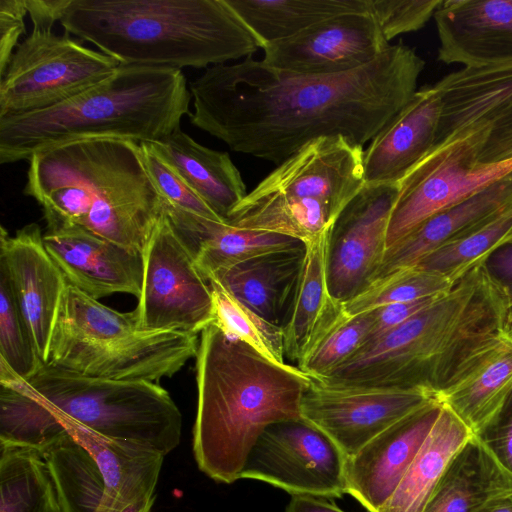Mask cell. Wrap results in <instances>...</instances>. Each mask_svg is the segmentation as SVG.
<instances>
[{
  "label": "cell",
  "instance_id": "cell-1",
  "mask_svg": "<svg viewBox=\"0 0 512 512\" xmlns=\"http://www.w3.org/2000/svg\"><path fill=\"white\" fill-rule=\"evenodd\" d=\"M424 68L402 43L339 74L295 73L248 57L210 66L190 83L189 119L231 150L276 165L321 137L364 147L411 100Z\"/></svg>",
  "mask_w": 512,
  "mask_h": 512
},
{
  "label": "cell",
  "instance_id": "cell-2",
  "mask_svg": "<svg viewBox=\"0 0 512 512\" xmlns=\"http://www.w3.org/2000/svg\"><path fill=\"white\" fill-rule=\"evenodd\" d=\"M197 412L193 453L219 483L241 479L254 444L271 424L301 418L312 378L277 364L215 325L200 333L196 354Z\"/></svg>",
  "mask_w": 512,
  "mask_h": 512
},
{
  "label": "cell",
  "instance_id": "cell-3",
  "mask_svg": "<svg viewBox=\"0 0 512 512\" xmlns=\"http://www.w3.org/2000/svg\"><path fill=\"white\" fill-rule=\"evenodd\" d=\"M24 194L59 221L142 254L165 213L139 142L92 138L53 146L28 160Z\"/></svg>",
  "mask_w": 512,
  "mask_h": 512
},
{
  "label": "cell",
  "instance_id": "cell-4",
  "mask_svg": "<svg viewBox=\"0 0 512 512\" xmlns=\"http://www.w3.org/2000/svg\"><path fill=\"white\" fill-rule=\"evenodd\" d=\"M59 22L120 65L208 68L260 48L227 0H70Z\"/></svg>",
  "mask_w": 512,
  "mask_h": 512
},
{
  "label": "cell",
  "instance_id": "cell-5",
  "mask_svg": "<svg viewBox=\"0 0 512 512\" xmlns=\"http://www.w3.org/2000/svg\"><path fill=\"white\" fill-rule=\"evenodd\" d=\"M511 305L508 289L479 263L429 306L317 380L437 390L470 346L508 324Z\"/></svg>",
  "mask_w": 512,
  "mask_h": 512
},
{
  "label": "cell",
  "instance_id": "cell-6",
  "mask_svg": "<svg viewBox=\"0 0 512 512\" xmlns=\"http://www.w3.org/2000/svg\"><path fill=\"white\" fill-rule=\"evenodd\" d=\"M190 91L180 69L119 65L98 85L55 106L0 117V163L82 139L158 142L190 114Z\"/></svg>",
  "mask_w": 512,
  "mask_h": 512
},
{
  "label": "cell",
  "instance_id": "cell-7",
  "mask_svg": "<svg viewBox=\"0 0 512 512\" xmlns=\"http://www.w3.org/2000/svg\"><path fill=\"white\" fill-rule=\"evenodd\" d=\"M363 156L364 147L340 135L312 140L248 192L226 221L307 244L330 231L365 186Z\"/></svg>",
  "mask_w": 512,
  "mask_h": 512
},
{
  "label": "cell",
  "instance_id": "cell-8",
  "mask_svg": "<svg viewBox=\"0 0 512 512\" xmlns=\"http://www.w3.org/2000/svg\"><path fill=\"white\" fill-rule=\"evenodd\" d=\"M198 344L195 334L141 329L134 310L119 312L68 285L46 365L90 378L154 382L181 370Z\"/></svg>",
  "mask_w": 512,
  "mask_h": 512
},
{
  "label": "cell",
  "instance_id": "cell-9",
  "mask_svg": "<svg viewBox=\"0 0 512 512\" xmlns=\"http://www.w3.org/2000/svg\"><path fill=\"white\" fill-rule=\"evenodd\" d=\"M25 383L60 424L140 444L164 456L180 443V410L154 382L90 378L43 365Z\"/></svg>",
  "mask_w": 512,
  "mask_h": 512
},
{
  "label": "cell",
  "instance_id": "cell-10",
  "mask_svg": "<svg viewBox=\"0 0 512 512\" xmlns=\"http://www.w3.org/2000/svg\"><path fill=\"white\" fill-rule=\"evenodd\" d=\"M119 65L66 31L33 27L0 76V117L55 106L108 79Z\"/></svg>",
  "mask_w": 512,
  "mask_h": 512
},
{
  "label": "cell",
  "instance_id": "cell-11",
  "mask_svg": "<svg viewBox=\"0 0 512 512\" xmlns=\"http://www.w3.org/2000/svg\"><path fill=\"white\" fill-rule=\"evenodd\" d=\"M485 134L486 129L477 130L434 146L398 181L387 230V248L433 215L512 171V160L497 164L479 161Z\"/></svg>",
  "mask_w": 512,
  "mask_h": 512
},
{
  "label": "cell",
  "instance_id": "cell-12",
  "mask_svg": "<svg viewBox=\"0 0 512 512\" xmlns=\"http://www.w3.org/2000/svg\"><path fill=\"white\" fill-rule=\"evenodd\" d=\"M141 256L142 286L134 309L141 329L198 335L213 324L210 284L174 230L166 211Z\"/></svg>",
  "mask_w": 512,
  "mask_h": 512
},
{
  "label": "cell",
  "instance_id": "cell-13",
  "mask_svg": "<svg viewBox=\"0 0 512 512\" xmlns=\"http://www.w3.org/2000/svg\"><path fill=\"white\" fill-rule=\"evenodd\" d=\"M436 404V390L425 386L342 385L312 378L300 412L348 458L389 427Z\"/></svg>",
  "mask_w": 512,
  "mask_h": 512
},
{
  "label": "cell",
  "instance_id": "cell-14",
  "mask_svg": "<svg viewBox=\"0 0 512 512\" xmlns=\"http://www.w3.org/2000/svg\"><path fill=\"white\" fill-rule=\"evenodd\" d=\"M347 457L321 430L303 418L271 424L245 462L241 479L271 484L291 495L342 498Z\"/></svg>",
  "mask_w": 512,
  "mask_h": 512
},
{
  "label": "cell",
  "instance_id": "cell-15",
  "mask_svg": "<svg viewBox=\"0 0 512 512\" xmlns=\"http://www.w3.org/2000/svg\"><path fill=\"white\" fill-rule=\"evenodd\" d=\"M397 183L365 184L335 221L328 242L327 283L345 303L375 278L387 248Z\"/></svg>",
  "mask_w": 512,
  "mask_h": 512
},
{
  "label": "cell",
  "instance_id": "cell-16",
  "mask_svg": "<svg viewBox=\"0 0 512 512\" xmlns=\"http://www.w3.org/2000/svg\"><path fill=\"white\" fill-rule=\"evenodd\" d=\"M389 45L371 13H350L266 45L262 60L295 73L339 74L369 64Z\"/></svg>",
  "mask_w": 512,
  "mask_h": 512
},
{
  "label": "cell",
  "instance_id": "cell-17",
  "mask_svg": "<svg viewBox=\"0 0 512 512\" xmlns=\"http://www.w3.org/2000/svg\"><path fill=\"white\" fill-rule=\"evenodd\" d=\"M476 436L491 424L512 398V330L508 325L470 346L436 390Z\"/></svg>",
  "mask_w": 512,
  "mask_h": 512
},
{
  "label": "cell",
  "instance_id": "cell-18",
  "mask_svg": "<svg viewBox=\"0 0 512 512\" xmlns=\"http://www.w3.org/2000/svg\"><path fill=\"white\" fill-rule=\"evenodd\" d=\"M0 266L5 270L35 350L46 365L51 337L68 283L47 252L36 223L9 236L1 226Z\"/></svg>",
  "mask_w": 512,
  "mask_h": 512
},
{
  "label": "cell",
  "instance_id": "cell-19",
  "mask_svg": "<svg viewBox=\"0 0 512 512\" xmlns=\"http://www.w3.org/2000/svg\"><path fill=\"white\" fill-rule=\"evenodd\" d=\"M46 228L44 246L68 285L96 300L115 293L139 298L141 254L74 224L50 220Z\"/></svg>",
  "mask_w": 512,
  "mask_h": 512
},
{
  "label": "cell",
  "instance_id": "cell-20",
  "mask_svg": "<svg viewBox=\"0 0 512 512\" xmlns=\"http://www.w3.org/2000/svg\"><path fill=\"white\" fill-rule=\"evenodd\" d=\"M433 17L439 61L465 68L512 64V0H442Z\"/></svg>",
  "mask_w": 512,
  "mask_h": 512
},
{
  "label": "cell",
  "instance_id": "cell-21",
  "mask_svg": "<svg viewBox=\"0 0 512 512\" xmlns=\"http://www.w3.org/2000/svg\"><path fill=\"white\" fill-rule=\"evenodd\" d=\"M441 404L389 427L346 461L347 494L378 512L397 489L434 425Z\"/></svg>",
  "mask_w": 512,
  "mask_h": 512
},
{
  "label": "cell",
  "instance_id": "cell-22",
  "mask_svg": "<svg viewBox=\"0 0 512 512\" xmlns=\"http://www.w3.org/2000/svg\"><path fill=\"white\" fill-rule=\"evenodd\" d=\"M440 115L433 86L418 89L364 149L365 184L397 183L434 147Z\"/></svg>",
  "mask_w": 512,
  "mask_h": 512
},
{
  "label": "cell",
  "instance_id": "cell-23",
  "mask_svg": "<svg viewBox=\"0 0 512 512\" xmlns=\"http://www.w3.org/2000/svg\"><path fill=\"white\" fill-rule=\"evenodd\" d=\"M432 86L441 101L436 146L486 129L512 107V64L463 67Z\"/></svg>",
  "mask_w": 512,
  "mask_h": 512
},
{
  "label": "cell",
  "instance_id": "cell-24",
  "mask_svg": "<svg viewBox=\"0 0 512 512\" xmlns=\"http://www.w3.org/2000/svg\"><path fill=\"white\" fill-rule=\"evenodd\" d=\"M331 230L305 244L303 268L282 324L285 356L297 364L349 317L343 303L334 299L328 288L327 250Z\"/></svg>",
  "mask_w": 512,
  "mask_h": 512
},
{
  "label": "cell",
  "instance_id": "cell-25",
  "mask_svg": "<svg viewBox=\"0 0 512 512\" xmlns=\"http://www.w3.org/2000/svg\"><path fill=\"white\" fill-rule=\"evenodd\" d=\"M511 204L512 171L473 196L433 215L388 247L373 281L416 265L467 228Z\"/></svg>",
  "mask_w": 512,
  "mask_h": 512
},
{
  "label": "cell",
  "instance_id": "cell-26",
  "mask_svg": "<svg viewBox=\"0 0 512 512\" xmlns=\"http://www.w3.org/2000/svg\"><path fill=\"white\" fill-rule=\"evenodd\" d=\"M305 252L306 247L302 245L267 253L218 271L208 279L217 280L239 301L282 327L303 268Z\"/></svg>",
  "mask_w": 512,
  "mask_h": 512
},
{
  "label": "cell",
  "instance_id": "cell-27",
  "mask_svg": "<svg viewBox=\"0 0 512 512\" xmlns=\"http://www.w3.org/2000/svg\"><path fill=\"white\" fill-rule=\"evenodd\" d=\"M512 492V473L473 436L455 455L423 512H477Z\"/></svg>",
  "mask_w": 512,
  "mask_h": 512
},
{
  "label": "cell",
  "instance_id": "cell-28",
  "mask_svg": "<svg viewBox=\"0 0 512 512\" xmlns=\"http://www.w3.org/2000/svg\"><path fill=\"white\" fill-rule=\"evenodd\" d=\"M154 144L222 219L226 220L247 195L242 176L228 153L199 144L180 128Z\"/></svg>",
  "mask_w": 512,
  "mask_h": 512
},
{
  "label": "cell",
  "instance_id": "cell-29",
  "mask_svg": "<svg viewBox=\"0 0 512 512\" xmlns=\"http://www.w3.org/2000/svg\"><path fill=\"white\" fill-rule=\"evenodd\" d=\"M473 436L451 410L441 405L400 484L378 512H423L448 465Z\"/></svg>",
  "mask_w": 512,
  "mask_h": 512
},
{
  "label": "cell",
  "instance_id": "cell-30",
  "mask_svg": "<svg viewBox=\"0 0 512 512\" xmlns=\"http://www.w3.org/2000/svg\"><path fill=\"white\" fill-rule=\"evenodd\" d=\"M94 458L111 497L126 506L155 495L164 455L133 442L109 439L80 426L61 424Z\"/></svg>",
  "mask_w": 512,
  "mask_h": 512
},
{
  "label": "cell",
  "instance_id": "cell-31",
  "mask_svg": "<svg viewBox=\"0 0 512 512\" xmlns=\"http://www.w3.org/2000/svg\"><path fill=\"white\" fill-rule=\"evenodd\" d=\"M41 453L60 512H119L125 507L111 497L94 458L68 431Z\"/></svg>",
  "mask_w": 512,
  "mask_h": 512
},
{
  "label": "cell",
  "instance_id": "cell-32",
  "mask_svg": "<svg viewBox=\"0 0 512 512\" xmlns=\"http://www.w3.org/2000/svg\"><path fill=\"white\" fill-rule=\"evenodd\" d=\"M227 3L261 49L331 17L370 13V0H227Z\"/></svg>",
  "mask_w": 512,
  "mask_h": 512
},
{
  "label": "cell",
  "instance_id": "cell-33",
  "mask_svg": "<svg viewBox=\"0 0 512 512\" xmlns=\"http://www.w3.org/2000/svg\"><path fill=\"white\" fill-rule=\"evenodd\" d=\"M0 512H60L48 465L39 450L0 443Z\"/></svg>",
  "mask_w": 512,
  "mask_h": 512
},
{
  "label": "cell",
  "instance_id": "cell-34",
  "mask_svg": "<svg viewBox=\"0 0 512 512\" xmlns=\"http://www.w3.org/2000/svg\"><path fill=\"white\" fill-rule=\"evenodd\" d=\"M512 241V204L467 228L416 265L457 281Z\"/></svg>",
  "mask_w": 512,
  "mask_h": 512
},
{
  "label": "cell",
  "instance_id": "cell-35",
  "mask_svg": "<svg viewBox=\"0 0 512 512\" xmlns=\"http://www.w3.org/2000/svg\"><path fill=\"white\" fill-rule=\"evenodd\" d=\"M213 297L215 325L277 364L284 362L282 327L273 324L228 292L217 280L208 279Z\"/></svg>",
  "mask_w": 512,
  "mask_h": 512
},
{
  "label": "cell",
  "instance_id": "cell-36",
  "mask_svg": "<svg viewBox=\"0 0 512 512\" xmlns=\"http://www.w3.org/2000/svg\"><path fill=\"white\" fill-rule=\"evenodd\" d=\"M456 281L435 270L414 265L371 282L343 304L352 317L394 303L412 302L449 291Z\"/></svg>",
  "mask_w": 512,
  "mask_h": 512
},
{
  "label": "cell",
  "instance_id": "cell-37",
  "mask_svg": "<svg viewBox=\"0 0 512 512\" xmlns=\"http://www.w3.org/2000/svg\"><path fill=\"white\" fill-rule=\"evenodd\" d=\"M0 359L15 376L27 381L44 365L16 301L10 280L0 266Z\"/></svg>",
  "mask_w": 512,
  "mask_h": 512
},
{
  "label": "cell",
  "instance_id": "cell-38",
  "mask_svg": "<svg viewBox=\"0 0 512 512\" xmlns=\"http://www.w3.org/2000/svg\"><path fill=\"white\" fill-rule=\"evenodd\" d=\"M373 321V310L348 317L334 328L297 367L313 379L326 377L348 361L364 345Z\"/></svg>",
  "mask_w": 512,
  "mask_h": 512
},
{
  "label": "cell",
  "instance_id": "cell-39",
  "mask_svg": "<svg viewBox=\"0 0 512 512\" xmlns=\"http://www.w3.org/2000/svg\"><path fill=\"white\" fill-rule=\"evenodd\" d=\"M148 175L167 206L224 222L187 184L177 169L159 152L154 142H139Z\"/></svg>",
  "mask_w": 512,
  "mask_h": 512
},
{
  "label": "cell",
  "instance_id": "cell-40",
  "mask_svg": "<svg viewBox=\"0 0 512 512\" xmlns=\"http://www.w3.org/2000/svg\"><path fill=\"white\" fill-rule=\"evenodd\" d=\"M441 2L442 0H370V13L390 43L398 35L424 27Z\"/></svg>",
  "mask_w": 512,
  "mask_h": 512
},
{
  "label": "cell",
  "instance_id": "cell-41",
  "mask_svg": "<svg viewBox=\"0 0 512 512\" xmlns=\"http://www.w3.org/2000/svg\"><path fill=\"white\" fill-rule=\"evenodd\" d=\"M26 0H0V76L9 64L20 36L25 33Z\"/></svg>",
  "mask_w": 512,
  "mask_h": 512
},
{
  "label": "cell",
  "instance_id": "cell-42",
  "mask_svg": "<svg viewBox=\"0 0 512 512\" xmlns=\"http://www.w3.org/2000/svg\"><path fill=\"white\" fill-rule=\"evenodd\" d=\"M476 437L512 473V398L502 413Z\"/></svg>",
  "mask_w": 512,
  "mask_h": 512
},
{
  "label": "cell",
  "instance_id": "cell-43",
  "mask_svg": "<svg viewBox=\"0 0 512 512\" xmlns=\"http://www.w3.org/2000/svg\"><path fill=\"white\" fill-rule=\"evenodd\" d=\"M512 160V107L486 128L479 151V161L497 164Z\"/></svg>",
  "mask_w": 512,
  "mask_h": 512
},
{
  "label": "cell",
  "instance_id": "cell-44",
  "mask_svg": "<svg viewBox=\"0 0 512 512\" xmlns=\"http://www.w3.org/2000/svg\"><path fill=\"white\" fill-rule=\"evenodd\" d=\"M440 295L442 294L412 302L389 304L373 310L374 321L364 344L370 343L395 329L433 303Z\"/></svg>",
  "mask_w": 512,
  "mask_h": 512
},
{
  "label": "cell",
  "instance_id": "cell-45",
  "mask_svg": "<svg viewBox=\"0 0 512 512\" xmlns=\"http://www.w3.org/2000/svg\"><path fill=\"white\" fill-rule=\"evenodd\" d=\"M70 0H26L33 27L52 29L60 21Z\"/></svg>",
  "mask_w": 512,
  "mask_h": 512
},
{
  "label": "cell",
  "instance_id": "cell-46",
  "mask_svg": "<svg viewBox=\"0 0 512 512\" xmlns=\"http://www.w3.org/2000/svg\"><path fill=\"white\" fill-rule=\"evenodd\" d=\"M486 266L492 276L508 289L512 300V241L492 253Z\"/></svg>",
  "mask_w": 512,
  "mask_h": 512
},
{
  "label": "cell",
  "instance_id": "cell-47",
  "mask_svg": "<svg viewBox=\"0 0 512 512\" xmlns=\"http://www.w3.org/2000/svg\"><path fill=\"white\" fill-rule=\"evenodd\" d=\"M284 512H345L329 498L312 495H291Z\"/></svg>",
  "mask_w": 512,
  "mask_h": 512
},
{
  "label": "cell",
  "instance_id": "cell-48",
  "mask_svg": "<svg viewBox=\"0 0 512 512\" xmlns=\"http://www.w3.org/2000/svg\"><path fill=\"white\" fill-rule=\"evenodd\" d=\"M477 512H512V492L495 499Z\"/></svg>",
  "mask_w": 512,
  "mask_h": 512
},
{
  "label": "cell",
  "instance_id": "cell-49",
  "mask_svg": "<svg viewBox=\"0 0 512 512\" xmlns=\"http://www.w3.org/2000/svg\"><path fill=\"white\" fill-rule=\"evenodd\" d=\"M155 501V495L140 498L121 509L119 512H150Z\"/></svg>",
  "mask_w": 512,
  "mask_h": 512
}]
</instances>
